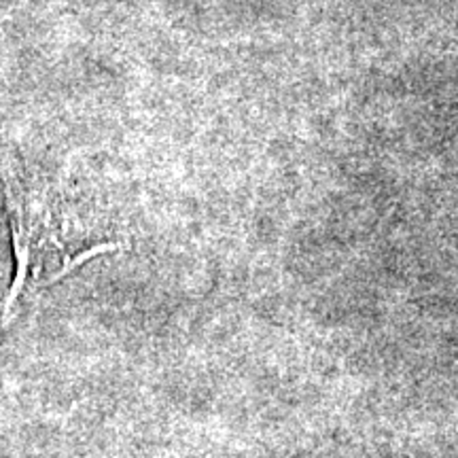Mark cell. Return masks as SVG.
Returning <instances> with one entry per match:
<instances>
[{
  "label": "cell",
  "instance_id": "1",
  "mask_svg": "<svg viewBox=\"0 0 458 458\" xmlns=\"http://www.w3.org/2000/svg\"><path fill=\"white\" fill-rule=\"evenodd\" d=\"M4 198L15 250V278L3 301L4 317L28 289L54 284L91 257L123 249L119 240L96 236L47 189L20 176L4 182Z\"/></svg>",
  "mask_w": 458,
  "mask_h": 458
}]
</instances>
